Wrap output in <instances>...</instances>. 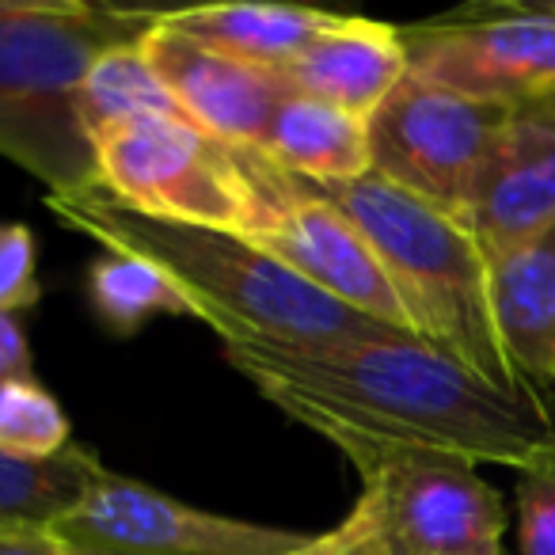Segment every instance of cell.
<instances>
[{
	"instance_id": "1",
	"label": "cell",
	"mask_w": 555,
	"mask_h": 555,
	"mask_svg": "<svg viewBox=\"0 0 555 555\" xmlns=\"http://www.w3.org/2000/svg\"><path fill=\"white\" fill-rule=\"evenodd\" d=\"M224 358L286 415H324L472 464L555 468V388L502 392L411 332L224 343Z\"/></svg>"
},
{
	"instance_id": "2",
	"label": "cell",
	"mask_w": 555,
	"mask_h": 555,
	"mask_svg": "<svg viewBox=\"0 0 555 555\" xmlns=\"http://www.w3.org/2000/svg\"><path fill=\"white\" fill-rule=\"evenodd\" d=\"M47 209L111 255L153 262L194 301L202 324L224 343H327L377 332L362 312L332 301L240 232L156 221L107 186L47 194Z\"/></svg>"
},
{
	"instance_id": "3",
	"label": "cell",
	"mask_w": 555,
	"mask_h": 555,
	"mask_svg": "<svg viewBox=\"0 0 555 555\" xmlns=\"http://www.w3.org/2000/svg\"><path fill=\"white\" fill-rule=\"evenodd\" d=\"M160 12L0 0V156L50 194L100 183L80 88L107 50L141 42Z\"/></svg>"
},
{
	"instance_id": "4",
	"label": "cell",
	"mask_w": 555,
	"mask_h": 555,
	"mask_svg": "<svg viewBox=\"0 0 555 555\" xmlns=\"http://www.w3.org/2000/svg\"><path fill=\"white\" fill-rule=\"evenodd\" d=\"M358 224L377 251L411 332L502 392H532L502 350L491 312V262L456 217L411 198L380 176L309 183Z\"/></svg>"
},
{
	"instance_id": "5",
	"label": "cell",
	"mask_w": 555,
	"mask_h": 555,
	"mask_svg": "<svg viewBox=\"0 0 555 555\" xmlns=\"http://www.w3.org/2000/svg\"><path fill=\"white\" fill-rule=\"evenodd\" d=\"M362 476L354 506L392 555H502L506 502L472 461L373 438L324 415H289Z\"/></svg>"
},
{
	"instance_id": "6",
	"label": "cell",
	"mask_w": 555,
	"mask_h": 555,
	"mask_svg": "<svg viewBox=\"0 0 555 555\" xmlns=\"http://www.w3.org/2000/svg\"><path fill=\"white\" fill-rule=\"evenodd\" d=\"M100 186L156 221L221 232L255 229L262 194L247 149L209 138L179 118H138L92 138Z\"/></svg>"
},
{
	"instance_id": "7",
	"label": "cell",
	"mask_w": 555,
	"mask_h": 555,
	"mask_svg": "<svg viewBox=\"0 0 555 555\" xmlns=\"http://www.w3.org/2000/svg\"><path fill=\"white\" fill-rule=\"evenodd\" d=\"M509 111L408 73L370 118L373 176L461 221Z\"/></svg>"
},
{
	"instance_id": "8",
	"label": "cell",
	"mask_w": 555,
	"mask_h": 555,
	"mask_svg": "<svg viewBox=\"0 0 555 555\" xmlns=\"http://www.w3.org/2000/svg\"><path fill=\"white\" fill-rule=\"evenodd\" d=\"M408 73L472 100L555 95V4H479L400 27Z\"/></svg>"
},
{
	"instance_id": "9",
	"label": "cell",
	"mask_w": 555,
	"mask_h": 555,
	"mask_svg": "<svg viewBox=\"0 0 555 555\" xmlns=\"http://www.w3.org/2000/svg\"><path fill=\"white\" fill-rule=\"evenodd\" d=\"M247 156L262 194L259 221L247 240H255L262 251H270L282 267L332 301L362 312L373 324L411 332L408 309L396 297L377 251L358 232V224L327 198H320L305 179L286 176L255 149H247Z\"/></svg>"
},
{
	"instance_id": "10",
	"label": "cell",
	"mask_w": 555,
	"mask_h": 555,
	"mask_svg": "<svg viewBox=\"0 0 555 555\" xmlns=\"http://www.w3.org/2000/svg\"><path fill=\"white\" fill-rule=\"evenodd\" d=\"M50 529L77 552L103 555H294L312 540L309 532L186 506L115 472Z\"/></svg>"
},
{
	"instance_id": "11",
	"label": "cell",
	"mask_w": 555,
	"mask_h": 555,
	"mask_svg": "<svg viewBox=\"0 0 555 555\" xmlns=\"http://www.w3.org/2000/svg\"><path fill=\"white\" fill-rule=\"evenodd\" d=\"M141 54L164 80L179 111L198 130L232 149H259L278 103L289 95L274 69H259L214 47H202L160 16L141 39Z\"/></svg>"
},
{
	"instance_id": "12",
	"label": "cell",
	"mask_w": 555,
	"mask_h": 555,
	"mask_svg": "<svg viewBox=\"0 0 555 555\" xmlns=\"http://www.w3.org/2000/svg\"><path fill=\"white\" fill-rule=\"evenodd\" d=\"M461 224L487 262L555 224V95L509 111Z\"/></svg>"
},
{
	"instance_id": "13",
	"label": "cell",
	"mask_w": 555,
	"mask_h": 555,
	"mask_svg": "<svg viewBox=\"0 0 555 555\" xmlns=\"http://www.w3.org/2000/svg\"><path fill=\"white\" fill-rule=\"evenodd\" d=\"M408 77L400 27L362 16H339L305 54L278 69L289 95L327 103L370 122L377 107Z\"/></svg>"
},
{
	"instance_id": "14",
	"label": "cell",
	"mask_w": 555,
	"mask_h": 555,
	"mask_svg": "<svg viewBox=\"0 0 555 555\" xmlns=\"http://www.w3.org/2000/svg\"><path fill=\"white\" fill-rule=\"evenodd\" d=\"M491 312L517 377L555 388V224L491 262Z\"/></svg>"
},
{
	"instance_id": "15",
	"label": "cell",
	"mask_w": 555,
	"mask_h": 555,
	"mask_svg": "<svg viewBox=\"0 0 555 555\" xmlns=\"http://www.w3.org/2000/svg\"><path fill=\"white\" fill-rule=\"evenodd\" d=\"M255 153L305 183H354L370 176V122L327 103L286 95Z\"/></svg>"
},
{
	"instance_id": "16",
	"label": "cell",
	"mask_w": 555,
	"mask_h": 555,
	"mask_svg": "<svg viewBox=\"0 0 555 555\" xmlns=\"http://www.w3.org/2000/svg\"><path fill=\"white\" fill-rule=\"evenodd\" d=\"M160 20L202 47L278 73L297 54H305L339 16L297 4H202V9L160 12Z\"/></svg>"
},
{
	"instance_id": "17",
	"label": "cell",
	"mask_w": 555,
	"mask_h": 555,
	"mask_svg": "<svg viewBox=\"0 0 555 555\" xmlns=\"http://www.w3.org/2000/svg\"><path fill=\"white\" fill-rule=\"evenodd\" d=\"M107 476L95 453L69 446L47 461L0 449V525H54Z\"/></svg>"
},
{
	"instance_id": "18",
	"label": "cell",
	"mask_w": 555,
	"mask_h": 555,
	"mask_svg": "<svg viewBox=\"0 0 555 555\" xmlns=\"http://www.w3.org/2000/svg\"><path fill=\"white\" fill-rule=\"evenodd\" d=\"M138 118H191L179 111L164 80L141 54V42L115 47L92 65L85 88H80V122H85L88 141L111 126L138 122Z\"/></svg>"
},
{
	"instance_id": "19",
	"label": "cell",
	"mask_w": 555,
	"mask_h": 555,
	"mask_svg": "<svg viewBox=\"0 0 555 555\" xmlns=\"http://www.w3.org/2000/svg\"><path fill=\"white\" fill-rule=\"evenodd\" d=\"M92 305L103 317V324L118 335H133L153 317H194V301L171 282L153 262L133 259V255H103L92 262L88 274Z\"/></svg>"
},
{
	"instance_id": "20",
	"label": "cell",
	"mask_w": 555,
	"mask_h": 555,
	"mask_svg": "<svg viewBox=\"0 0 555 555\" xmlns=\"http://www.w3.org/2000/svg\"><path fill=\"white\" fill-rule=\"evenodd\" d=\"M0 449L27 461L69 449V415L35 377L0 385Z\"/></svg>"
},
{
	"instance_id": "21",
	"label": "cell",
	"mask_w": 555,
	"mask_h": 555,
	"mask_svg": "<svg viewBox=\"0 0 555 555\" xmlns=\"http://www.w3.org/2000/svg\"><path fill=\"white\" fill-rule=\"evenodd\" d=\"M514 506L521 555H555V468L517 472Z\"/></svg>"
},
{
	"instance_id": "22",
	"label": "cell",
	"mask_w": 555,
	"mask_h": 555,
	"mask_svg": "<svg viewBox=\"0 0 555 555\" xmlns=\"http://www.w3.org/2000/svg\"><path fill=\"white\" fill-rule=\"evenodd\" d=\"M39 267L35 236L27 224H0V312H20L39 305Z\"/></svg>"
},
{
	"instance_id": "23",
	"label": "cell",
	"mask_w": 555,
	"mask_h": 555,
	"mask_svg": "<svg viewBox=\"0 0 555 555\" xmlns=\"http://www.w3.org/2000/svg\"><path fill=\"white\" fill-rule=\"evenodd\" d=\"M294 555H392V552L380 544V537L370 525V517L354 506L332 532L312 537L309 544L297 547Z\"/></svg>"
},
{
	"instance_id": "24",
	"label": "cell",
	"mask_w": 555,
	"mask_h": 555,
	"mask_svg": "<svg viewBox=\"0 0 555 555\" xmlns=\"http://www.w3.org/2000/svg\"><path fill=\"white\" fill-rule=\"evenodd\" d=\"M0 555H77L50 525H0Z\"/></svg>"
},
{
	"instance_id": "25",
	"label": "cell",
	"mask_w": 555,
	"mask_h": 555,
	"mask_svg": "<svg viewBox=\"0 0 555 555\" xmlns=\"http://www.w3.org/2000/svg\"><path fill=\"white\" fill-rule=\"evenodd\" d=\"M9 380H31V347L16 320L0 312V385Z\"/></svg>"
},
{
	"instance_id": "26",
	"label": "cell",
	"mask_w": 555,
	"mask_h": 555,
	"mask_svg": "<svg viewBox=\"0 0 555 555\" xmlns=\"http://www.w3.org/2000/svg\"><path fill=\"white\" fill-rule=\"evenodd\" d=\"M77 555H103V552H77Z\"/></svg>"
}]
</instances>
